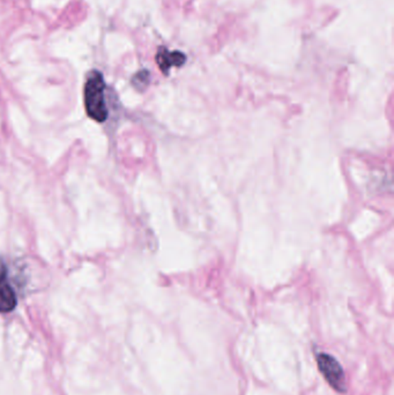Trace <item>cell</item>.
Segmentation results:
<instances>
[{"label":"cell","instance_id":"obj_2","mask_svg":"<svg viewBox=\"0 0 394 395\" xmlns=\"http://www.w3.org/2000/svg\"><path fill=\"white\" fill-rule=\"evenodd\" d=\"M318 369L321 371L327 383L338 392H346V377L339 362L333 356L319 352L317 354Z\"/></svg>","mask_w":394,"mask_h":395},{"label":"cell","instance_id":"obj_5","mask_svg":"<svg viewBox=\"0 0 394 395\" xmlns=\"http://www.w3.org/2000/svg\"><path fill=\"white\" fill-rule=\"evenodd\" d=\"M148 82H149V72L146 71V70L138 72L132 79L133 86L139 90H145L146 87L148 86Z\"/></svg>","mask_w":394,"mask_h":395},{"label":"cell","instance_id":"obj_4","mask_svg":"<svg viewBox=\"0 0 394 395\" xmlns=\"http://www.w3.org/2000/svg\"><path fill=\"white\" fill-rule=\"evenodd\" d=\"M16 306V295L6 281L0 282V312L7 313Z\"/></svg>","mask_w":394,"mask_h":395},{"label":"cell","instance_id":"obj_6","mask_svg":"<svg viewBox=\"0 0 394 395\" xmlns=\"http://www.w3.org/2000/svg\"><path fill=\"white\" fill-rule=\"evenodd\" d=\"M7 269L5 264L0 260V282L6 281Z\"/></svg>","mask_w":394,"mask_h":395},{"label":"cell","instance_id":"obj_1","mask_svg":"<svg viewBox=\"0 0 394 395\" xmlns=\"http://www.w3.org/2000/svg\"><path fill=\"white\" fill-rule=\"evenodd\" d=\"M105 79L97 71L92 72L85 85V108L87 114L97 123L108 118V108L105 99Z\"/></svg>","mask_w":394,"mask_h":395},{"label":"cell","instance_id":"obj_3","mask_svg":"<svg viewBox=\"0 0 394 395\" xmlns=\"http://www.w3.org/2000/svg\"><path fill=\"white\" fill-rule=\"evenodd\" d=\"M157 66L164 75H168L171 67H181L186 63V56L179 51H169L166 48H160L156 53Z\"/></svg>","mask_w":394,"mask_h":395}]
</instances>
